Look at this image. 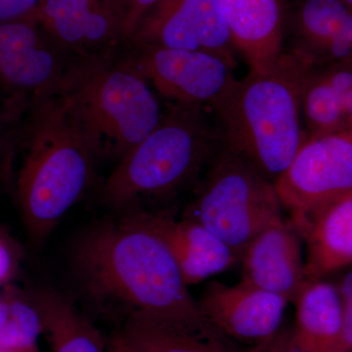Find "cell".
Returning <instances> with one entry per match:
<instances>
[{"label": "cell", "instance_id": "11", "mask_svg": "<svg viewBox=\"0 0 352 352\" xmlns=\"http://www.w3.org/2000/svg\"><path fill=\"white\" fill-rule=\"evenodd\" d=\"M36 20L78 58L113 57L122 41V0H43Z\"/></svg>", "mask_w": 352, "mask_h": 352}, {"label": "cell", "instance_id": "7", "mask_svg": "<svg viewBox=\"0 0 352 352\" xmlns=\"http://www.w3.org/2000/svg\"><path fill=\"white\" fill-rule=\"evenodd\" d=\"M82 59L60 45L36 18L0 24V92L27 101L31 109L61 94Z\"/></svg>", "mask_w": 352, "mask_h": 352}, {"label": "cell", "instance_id": "3", "mask_svg": "<svg viewBox=\"0 0 352 352\" xmlns=\"http://www.w3.org/2000/svg\"><path fill=\"white\" fill-rule=\"evenodd\" d=\"M307 67L284 50L268 71L250 69L212 112L224 143L273 184L307 140L300 106Z\"/></svg>", "mask_w": 352, "mask_h": 352}, {"label": "cell", "instance_id": "22", "mask_svg": "<svg viewBox=\"0 0 352 352\" xmlns=\"http://www.w3.org/2000/svg\"><path fill=\"white\" fill-rule=\"evenodd\" d=\"M344 101L323 69L307 67L300 87V106L307 139L344 131Z\"/></svg>", "mask_w": 352, "mask_h": 352}, {"label": "cell", "instance_id": "31", "mask_svg": "<svg viewBox=\"0 0 352 352\" xmlns=\"http://www.w3.org/2000/svg\"><path fill=\"white\" fill-rule=\"evenodd\" d=\"M340 1L352 10V0H340Z\"/></svg>", "mask_w": 352, "mask_h": 352}, {"label": "cell", "instance_id": "1", "mask_svg": "<svg viewBox=\"0 0 352 352\" xmlns=\"http://www.w3.org/2000/svg\"><path fill=\"white\" fill-rule=\"evenodd\" d=\"M73 266L87 293L124 305L126 315L214 329L168 248L142 227L124 219L94 227L74 248Z\"/></svg>", "mask_w": 352, "mask_h": 352}, {"label": "cell", "instance_id": "29", "mask_svg": "<svg viewBox=\"0 0 352 352\" xmlns=\"http://www.w3.org/2000/svg\"><path fill=\"white\" fill-rule=\"evenodd\" d=\"M344 131L352 133V90L346 95L344 101Z\"/></svg>", "mask_w": 352, "mask_h": 352}, {"label": "cell", "instance_id": "4", "mask_svg": "<svg viewBox=\"0 0 352 352\" xmlns=\"http://www.w3.org/2000/svg\"><path fill=\"white\" fill-rule=\"evenodd\" d=\"M222 141L212 111L170 102L155 129L103 183L102 203L124 208L140 199L175 196L199 182Z\"/></svg>", "mask_w": 352, "mask_h": 352}, {"label": "cell", "instance_id": "24", "mask_svg": "<svg viewBox=\"0 0 352 352\" xmlns=\"http://www.w3.org/2000/svg\"><path fill=\"white\" fill-rule=\"evenodd\" d=\"M342 300V333L337 352H352V270L342 278L340 287Z\"/></svg>", "mask_w": 352, "mask_h": 352}, {"label": "cell", "instance_id": "8", "mask_svg": "<svg viewBox=\"0 0 352 352\" xmlns=\"http://www.w3.org/2000/svg\"><path fill=\"white\" fill-rule=\"evenodd\" d=\"M127 48L120 59L173 103L214 112L238 80L236 65L212 53L159 46Z\"/></svg>", "mask_w": 352, "mask_h": 352}, {"label": "cell", "instance_id": "23", "mask_svg": "<svg viewBox=\"0 0 352 352\" xmlns=\"http://www.w3.org/2000/svg\"><path fill=\"white\" fill-rule=\"evenodd\" d=\"M29 103L0 92V180L10 178Z\"/></svg>", "mask_w": 352, "mask_h": 352}, {"label": "cell", "instance_id": "21", "mask_svg": "<svg viewBox=\"0 0 352 352\" xmlns=\"http://www.w3.org/2000/svg\"><path fill=\"white\" fill-rule=\"evenodd\" d=\"M43 332V317L34 294L6 284L0 293V349L31 351Z\"/></svg>", "mask_w": 352, "mask_h": 352}, {"label": "cell", "instance_id": "13", "mask_svg": "<svg viewBox=\"0 0 352 352\" xmlns=\"http://www.w3.org/2000/svg\"><path fill=\"white\" fill-rule=\"evenodd\" d=\"M157 236L173 254L185 283L199 284L239 261L233 250L207 227L166 212L136 210L122 219Z\"/></svg>", "mask_w": 352, "mask_h": 352}, {"label": "cell", "instance_id": "18", "mask_svg": "<svg viewBox=\"0 0 352 352\" xmlns=\"http://www.w3.org/2000/svg\"><path fill=\"white\" fill-rule=\"evenodd\" d=\"M293 339L305 352H337L342 333V300L335 285L307 281L295 302Z\"/></svg>", "mask_w": 352, "mask_h": 352}, {"label": "cell", "instance_id": "9", "mask_svg": "<svg viewBox=\"0 0 352 352\" xmlns=\"http://www.w3.org/2000/svg\"><path fill=\"white\" fill-rule=\"evenodd\" d=\"M274 187L298 229L329 203L352 191V133L307 139Z\"/></svg>", "mask_w": 352, "mask_h": 352}, {"label": "cell", "instance_id": "28", "mask_svg": "<svg viewBox=\"0 0 352 352\" xmlns=\"http://www.w3.org/2000/svg\"><path fill=\"white\" fill-rule=\"evenodd\" d=\"M263 349L256 352H305L300 349L293 339V333L289 336L283 335L274 337L263 342Z\"/></svg>", "mask_w": 352, "mask_h": 352}, {"label": "cell", "instance_id": "19", "mask_svg": "<svg viewBox=\"0 0 352 352\" xmlns=\"http://www.w3.org/2000/svg\"><path fill=\"white\" fill-rule=\"evenodd\" d=\"M113 338L131 352H227L217 331L138 314L126 315Z\"/></svg>", "mask_w": 352, "mask_h": 352}, {"label": "cell", "instance_id": "17", "mask_svg": "<svg viewBox=\"0 0 352 352\" xmlns=\"http://www.w3.org/2000/svg\"><path fill=\"white\" fill-rule=\"evenodd\" d=\"M307 248V281L352 264V191L336 199L298 227Z\"/></svg>", "mask_w": 352, "mask_h": 352}, {"label": "cell", "instance_id": "5", "mask_svg": "<svg viewBox=\"0 0 352 352\" xmlns=\"http://www.w3.org/2000/svg\"><path fill=\"white\" fill-rule=\"evenodd\" d=\"M60 94L98 161L119 163L163 112L147 80L117 55L80 60Z\"/></svg>", "mask_w": 352, "mask_h": 352}, {"label": "cell", "instance_id": "16", "mask_svg": "<svg viewBox=\"0 0 352 352\" xmlns=\"http://www.w3.org/2000/svg\"><path fill=\"white\" fill-rule=\"evenodd\" d=\"M236 50L251 71L272 68L284 51L287 0H219Z\"/></svg>", "mask_w": 352, "mask_h": 352}, {"label": "cell", "instance_id": "30", "mask_svg": "<svg viewBox=\"0 0 352 352\" xmlns=\"http://www.w3.org/2000/svg\"><path fill=\"white\" fill-rule=\"evenodd\" d=\"M107 352H131L129 349H126V347L122 346V344L116 339V338H112L111 339L110 342L108 344L107 346Z\"/></svg>", "mask_w": 352, "mask_h": 352}, {"label": "cell", "instance_id": "6", "mask_svg": "<svg viewBox=\"0 0 352 352\" xmlns=\"http://www.w3.org/2000/svg\"><path fill=\"white\" fill-rule=\"evenodd\" d=\"M274 184L222 141L182 217L223 240L241 258L250 242L282 217Z\"/></svg>", "mask_w": 352, "mask_h": 352}, {"label": "cell", "instance_id": "26", "mask_svg": "<svg viewBox=\"0 0 352 352\" xmlns=\"http://www.w3.org/2000/svg\"><path fill=\"white\" fill-rule=\"evenodd\" d=\"M20 251L17 245L0 233V285L8 284L19 267Z\"/></svg>", "mask_w": 352, "mask_h": 352}, {"label": "cell", "instance_id": "14", "mask_svg": "<svg viewBox=\"0 0 352 352\" xmlns=\"http://www.w3.org/2000/svg\"><path fill=\"white\" fill-rule=\"evenodd\" d=\"M242 281L295 302L307 282L302 238L283 217L256 236L241 256Z\"/></svg>", "mask_w": 352, "mask_h": 352}, {"label": "cell", "instance_id": "10", "mask_svg": "<svg viewBox=\"0 0 352 352\" xmlns=\"http://www.w3.org/2000/svg\"><path fill=\"white\" fill-rule=\"evenodd\" d=\"M126 45L204 51L237 65L238 52L219 0H162L143 18Z\"/></svg>", "mask_w": 352, "mask_h": 352}, {"label": "cell", "instance_id": "20", "mask_svg": "<svg viewBox=\"0 0 352 352\" xmlns=\"http://www.w3.org/2000/svg\"><path fill=\"white\" fill-rule=\"evenodd\" d=\"M52 352H107L100 333L69 298L54 289L32 292Z\"/></svg>", "mask_w": 352, "mask_h": 352}, {"label": "cell", "instance_id": "15", "mask_svg": "<svg viewBox=\"0 0 352 352\" xmlns=\"http://www.w3.org/2000/svg\"><path fill=\"white\" fill-rule=\"evenodd\" d=\"M289 52L308 67L352 64V10L340 0H295Z\"/></svg>", "mask_w": 352, "mask_h": 352}, {"label": "cell", "instance_id": "25", "mask_svg": "<svg viewBox=\"0 0 352 352\" xmlns=\"http://www.w3.org/2000/svg\"><path fill=\"white\" fill-rule=\"evenodd\" d=\"M162 0H122L126 10L122 41L126 44L143 18Z\"/></svg>", "mask_w": 352, "mask_h": 352}, {"label": "cell", "instance_id": "2", "mask_svg": "<svg viewBox=\"0 0 352 352\" xmlns=\"http://www.w3.org/2000/svg\"><path fill=\"white\" fill-rule=\"evenodd\" d=\"M18 152L23 156L15 180L18 205L28 235L41 243L85 195L99 161L61 94L28 112Z\"/></svg>", "mask_w": 352, "mask_h": 352}, {"label": "cell", "instance_id": "12", "mask_svg": "<svg viewBox=\"0 0 352 352\" xmlns=\"http://www.w3.org/2000/svg\"><path fill=\"white\" fill-rule=\"evenodd\" d=\"M198 302L206 320L222 337L264 342L277 335L289 302L241 280L234 286L210 282Z\"/></svg>", "mask_w": 352, "mask_h": 352}, {"label": "cell", "instance_id": "27", "mask_svg": "<svg viewBox=\"0 0 352 352\" xmlns=\"http://www.w3.org/2000/svg\"><path fill=\"white\" fill-rule=\"evenodd\" d=\"M43 0H0V24L34 18Z\"/></svg>", "mask_w": 352, "mask_h": 352}]
</instances>
